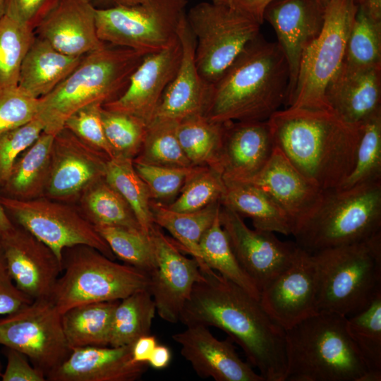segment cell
Here are the masks:
<instances>
[{
  "label": "cell",
  "mask_w": 381,
  "mask_h": 381,
  "mask_svg": "<svg viewBox=\"0 0 381 381\" xmlns=\"http://www.w3.org/2000/svg\"><path fill=\"white\" fill-rule=\"evenodd\" d=\"M179 321L223 330L243 351L248 363L265 381H285V330L260 301L212 269L201 270Z\"/></svg>",
  "instance_id": "obj_1"
},
{
  "label": "cell",
  "mask_w": 381,
  "mask_h": 381,
  "mask_svg": "<svg viewBox=\"0 0 381 381\" xmlns=\"http://www.w3.org/2000/svg\"><path fill=\"white\" fill-rule=\"evenodd\" d=\"M267 121L275 147L321 189L338 188L350 175L361 124L346 123L330 109L291 107Z\"/></svg>",
  "instance_id": "obj_2"
},
{
  "label": "cell",
  "mask_w": 381,
  "mask_h": 381,
  "mask_svg": "<svg viewBox=\"0 0 381 381\" xmlns=\"http://www.w3.org/2000/svg\"><path fill=\"white\" fill-rule=\"evenodd\" d=\"M289 79L277 42L258 35L210 84L203 116L217 123L267 121L286 105Z\"/></svg>",
  "instance_id": "obj_3"
},
{
  "label": "cell",
  "mask_w": 381,
  "mask_h": 381,
  "mask_svg": "<svg viewBox=\"0 0 381 381\" xmlns=\"http://www.w3.org/2000/svg\"><path fill=\"white\" fill-rule=\"evenodd\" d=\"M346 318L318 313L285 330V381H371Z\"/></svg>",
  "instance_id": "obj_4"
},
{
  "label": "cell",
  "mask_w": 381,
  "mask_h": 381,
  "mask_svg": "<svg viewBox=\"0 0 381 381\" xmlns=\"http://www.w3.org/2000/svg\"><path fill=\"white\" fill-rule=\"evenodd\" d=\"M145 55L107 44L85 55L66 78L39 98L37 117L44 124V132L55 135L79 109L93 103L103 105L117 99Z\"/></svg>",
  "instance_id": "obj_5"
},
{
  "label": "cell",
  "mask_w": 381,
  "mask_h": 381,
  "mask_svg": "<svg viewBox=\"0 0 381 381\" xmlns=\"http://www.w3.org/2000/svg\"><path fill=\"white\" fill-rule=\"evenodd\" d=\"M311 254L318 313L349 318L381 294V232L361 242Z\"/></svg>",
  "instance_id": "obj_6"
},
{
  "label": "cell",
  "mask_w": 381,
  "mask_h": 381,
  "mask_svg": "<svg viewBox=\"0 0 381 381\" xmlns=\"http://www.w3.org/2000/svg\"><path fill=\"white\" fill-rule=\"evenodd\" d=\"M381 232V181L325 190L314 212L291 235L310 253L367 240Z\"/></svg>",
  "instance_id": "obj_7"
},
{
  "label": "cell",
  "mask_w": 381,
  "mask_h": 381,
  "mask_svg": "<svg viewBox=\"0 0 381 381\" xmlns=\"http://www.w3.org/2000/svg\"><path fill=\"white\" fill-rule=\"evenodd\" d=\"M61 265L62 272L49 296L61 314L79 305L121 300L148 289L147 272L116 262L88 246L65 248Z\"/></svg>",
  "instance_id": "obj_8"
},
{
  "label": "cell",
  "mask_w": 381,
  "mask_h": 381,
  "mask_svg": "<svg viewBox=\"0 0 381 381\" xmlns=\"http://www.w3.org/2000/svg\"><path fill=\"white\" fill-rule=\"evenodd\" d=\"M187 0H148L133 5L96 8L99 38L144 54L162 51L179 39Z\"/></svg>",
  "instance_id": "obj_9"
},
{
  "label": "cell",
  "mask_w": 381,
  "mask_h": 381,
  "mask_svg": "<svg viewBox=\"0 0 381 381\" xmlns=\"http://www.w3.org/2000/svg\"><path fill=\"white\" fill-rule=\"evenodd\" d=\"M357 8L356 0H329L327 3L323 27L302 56L287 107L329 109L325 99V90L344 62Z\"/></svg>",
  "instance_id": "obj_10"
},
{
  "label": "cell",
  "mask_w": 381,
  "mask_h": 381,
  "mask_svg": "<svg viewBox=\"0 0 381 381\" xmlns=\"http://www.w3.org/2000/svg\"><path fill=\"white\" fill-rule=\"evenodd\" d=\"M195 41L198 71L208 83L215 82L246 46L258 35L261 25L227 6L200 2L186 13Z\"/></svg>",
  "instance_id": "obj_11"
},
{
  "label": "cell",
  "mask_w": 381,
  "mask_h": 381,
  "mask_svg": "<svg viewBox=\"0 0 381 381\" xmlns=\"http://www.w3.org/2000/svg\"><path fill=\"white\" fill-rule=\"evenodd\" d=\"M0 204L13 224L48 246L61 260L66 248L92 247L114 260L110 247L80 209L45 196L22 200L0 195Z\"/></svg>",
  "instance_id": "obj_12"
},
{
  "label": "cell",
  "mask_w": 381,
  "mask_h": 381,
  "mask_svg": "<svg viewBox=\"0 0 381 381\" xmlns=\"http://www.w3.org/2000/svg\"><path fill=\"white\" fill-rule=\"evenodd\" d=\"M0 344L25 355L45 375L71 352L61 314L49 298L34 299L0 318Z\"/></svg>",
  "instance_id": "obj_13"
},
{
  "label": "cell",
  "mask_w": 381,
  "mask_h": 381,
  "mask_svg": "<svg viewBox=\"0 0 381 381\" xmlns=\"http://www.w3.org/2000/svg\"><path fill=\"white\" fill-rule=\"evenodd\" d=\"M155 255V266L148 273L150 291L156 313L170 323L179 321L181 311L193 286L202 278L198 262L185 256L154 224L149 232Z\"/></svg>",
  "instance_id": "obj_14"
},
{
  "label": "cell",
  "mask_w": 381,
  "mask_h": 381,
  "mask_svg": "<svg viewBox=\"0 0 381 381\" xmlns=\"http://www.w3.org/2000/svg\"><path fill=\"white\" fill-rule=\"evenodd\" d=\"M219 219L237 260L260 292L293 261L298 249L295 241H283L272 231L251 229L241 216L222 205Z\"/></svg>",
  "instance_id": "obj_15"
},
{
  "label": "cell",
  "mask_w": 381,
  "mask_h": 381,
  "mask_svg": "<svg viewBox=\"0 0 381 381\" xmlns=\"http://www.w3.org/2000/svg\"><path fill=\"white\" fill-rule=\"evenodd\" d=\"M109 159L64 128L54 135L44 196L67 203L105 176Z\"/></svg>",
  "instance_id": "obj_16"
},
{
  "label": "cell",
  "mask_w": 381,
  "mask_h": 381,
  "mask_svg": "<svg viewBox=\"0 0 381 381\" xmlns=\"http://www.w3.org/2000/svg\"><path fill=\"white\" fill-rule=\"evenodd\" d=\"M259 301L284 330L318 313L313 255L298 246L291 263L260 292Z\"/></svg>",
  "instance_id": "obj_17"
},
{
  "label": "cell",
  "mask_w": 381,
  "mask_h": 381,
  "mask_svg": "<svg viewBox=\"0 0 381 381\" xmlns=\"http://www.w3.org/2000/svg\"><path fill=\"white\" fill-rule=\"evenodd\" d=\"M6 268L16 286L31 298H49L62 272L61 260L20 226L0 238Z\"/></svg>",
  "instance_id": "obj_18"
},
{
  "label": "cell",
  "mask_w": 381,
  "mask_h": 381,
  "mask_svg": "<svg viewBox=\"0 0 381 381\" xmlns=\"http://www.w3.org/2000/svg\"><path fill=\"white\" fill-rule=\"evenodd\" d=\"M182 56L179 40L162 51L148 54L132 73L125 91L103 108L152 121L162 95L174 78Z\"/></svg>",
  "instance_id": "obj_19"
},
{
  "label": "cell",
  "mask_w": 381,
  "mask_h": 381,
  "mask_svg": "<svg viewBox=\"0 0 381 381\" xmlns=\"http://www.w3.org/2000/svg\"><path fill=\"white\" fill-rule=\"evenodd\" d=\"M325 6L318 0H274L264 13L289 65L287 102L295 88L302 56L323 27Z\"/></svg>",
  "instance_id": "obj_20"
},
{
  "label": "cell",
  "mask_w": 381,
  "mask_h": 381,
  "mask_svg": "<svg viewBox=\"0 0 381 381\" xmlns=\"http://www.w3.org/2000/svg\"><path fill=\"white\" fill-rule=\"evenodd\" d=\"M182 356L201 378L216 381H265L248 362L239 357L228 338L219 340L202 325L186 326L172 336Z\"/></svg>",
  "instance_id": "obj_21"
},
{
  "label": "cell",
  "mask_w": 381,
  "mask_h": 381,
  "mask_svg": "<svg viewBox=\"0 0 381 381\" xmlns=\"http://www.w3.org/2000/svg\"><path fill=\"white\" fill-rule=\"evenodd\" d=\"M244 182L258 187L277 202L290 219L292 233L318 208L325 192L302 175L276 147L263 169Z\"/></svg>",
  "instance_id": "obj_22"
},
{
  "label": "cell",
  "mask_w": 381,
  "mask_h": 381,
  "mask_svg": "<svg viewBox=\"0 0 381 381\" xmlns=\"http://www.w3.org/2000/svg\"><path fill=\"white\" fill-rule=\"evenodd\" d=\"M325 99L343 121L362 124L381 111V66L358 67L343 62L327 84Z\"/></svg>",
  "instance_id": "obj_23"
},
{
  "label": "cell",
  "mask_w": 381,
  "mask_h": 381,
  "mask_svg": "<svg viewBox=\"0 0 381 381\" xmlns=\"http://www.w3.org/2000/svg\"><path fill=\"white\" fill-rule=\"evenodd\" d=\"M92 0H59L35 30L60 52L82 56L104 47L98 37Z\"/></svg>",
  "instance_id": "obj_24"
},
{
  "label": "cell",
  "mask_w": 381,
  "mask_h": 381,
  "mask_svg": "<svg viewBox=\"0 0 381 381\" xmlns=\"http://www.w3.org/2000/svg\"><path fill=\"white\" fill-rule=\"evenodd\" d=\"M178 35L182 56L178 71L166 88L152 121H181L204 113L210 83L199 73L195 64L196 41L186 16L181 22Z\"/></svg>",
  "instance_id": "obj_25"
},
{
  "label": "cell",
  "mask_w": 381,
  "mask_h": 381,
  "mask_svg": "<svg viewBox=\"0 0 381 381\" xmlns=\"http://www.w3.org/2000/svg\"><path fill=\"white\" fill-rule=\"evenodd\" d=\"M132 346V345H131ZM131 346H84L68 356L46 375L49 381H134L147 363L133 361Z\"/></svg>",
  "instance_id": "obj_26"
},
{
  "label": "cell",
  "mask_w": 381,
  "mask_h": 381,
  "mask_svg": "<svg viewBox=\"0 0 381 381\" xmlns=\"http://www.w3.org/2000/svg\"><path fill=\"white\" fill-rule=\"evenodd\" d=\"M274 147L267 120L226 122L222 156L224 181H248L266 165Z\"/></svg>",
  "instance_id": "obj_27"
},
{
  "label": "cell",
  "mask_w": 381,
  "mask_h": 381,
  "mask_svg": "<svg viewBox=\"0 0 381 381\" xmlns=\"http://www.w3.org/2000/svg\"><path fill=\"white\" fill-rule=\"evenodd\" d=\"M84 56L63 54L35 35L22 63L18 86L32 97H42L66 78Z\"/></svg>",
  "instance_id": "obj_28"
},
{
  "label": "cell",
  "mask_w": 381,
  "mask_h": 381,
  "mask_svg": "<svg viewBox=\"0 0 381 381\" xmlns=\"http://www.w3.org/2000/svg\"><path fill=\"white\" fill-rule=\"evenodd\" d=\"M54 135L42 132L16 161L0 195L22 200L44 197L49 176Z\"/></svg>",
  "instance_id": "obj_29"
},
{
  "label": "cell",
  "mask_w": 381,
  "mask_h": 381,
  "mask_svg": "<svg viewBox=\"0 0 381 381\" xmlns=\"http://www.w3.org/2000/svg\"><path fill=\"white\" fill-rule=\"evenodd\" d=\"M225 190L221 205L241 217L252 220L256 229L292 234V224L285 212L265 192L255 185L241 181H224Z\"/></svg>",
  "instance_id": "obj_30"
},
{
  "label": "cell",
  "mask_w": 381,
  "mask_h": 381,
  "mask_svg": "<svg viewBox=\"0 0 381 381\" xmlns=\"http://www.w3.org/2000/svg\"><path fill=\"white\" fill-rule=\"evenodd\" d=\"M119 301L85 303L62 313L63 329L71 350L109 346L113 315Z\"/></svg>",
  "instance_id": "obj_31"
},
{
  "label": "cell",
  "mask_w": 381,
  "mask_h": 381,
  "mask_svg": "<svg viewBox=\"0 0 381 381\" xmlns=\"http://www.w3.org/2000/svg\"><path fill=\"white\" fill-rule=\"evenodd\" d=\"M221 202L194 212H178L165 204L151 201L153 223L164 229L198 262L201 270L210 269L202 260L200 241L220 210Z\"/></svg>",
  "instance_id": "obj_32"
},
{
  "label": "cell",
  "mask_w": 381,
  "mask_h": 381,
  "mask_svg": "<svg viewBox=\"0 0 381 381\" xmlns=\"http://www.w3.org/2000/svg\"><path fill=\"white\" fill-rule=\"evenodd\" d=\"M224 129L225 123L211 121L202 114L178 123V140L192 166L209 167L222 175Z\"/></svg>",
  "instance_id": "obj_33"
},
{
  "label": "cell",
  "mask_w": 381,
  "mask_h": 381,
  "mask_svg": "<svg viewBox=\"0 0 381 381\" xmlns=\"http://www.w3.org/2000/svg\"><path fill=\"white\" fill-rule=\"evenodd\" d=\"M78 200L81 212L94 226H114L143 231L128 203L104 177L88 186Z\"/></svg>",
  "instance_id": "obj_34"
},
{
  "label": "cell",
  "mask_w": 381,
  "mask_h": 381,
  "mask_svg": "<svg viewBox=\"0 0 381 381\" xmlns=\"http://www.w3.org/2000/svg\"><path fill=\"white\" fill-rule=\"evenodd\" d=\"M219 212L200 241L202 260L208 267L259 300L260 291L237 260L221 224Z\"/></svg>",
  "instance_id": "obj_35"
},
{
  "label": "cell",
  "mask_w": 381,
  "mask_h": 381,
  "mask_svg": "<svg viewBox=\"0 0 381 381\" xmlns=\"http://www.w3.org/2000/svg\"><path fill=\"white\" fill-rule=\"evenodd\" d=\"M156 307L148 289L120 300L112 319L109 346H131L139 337L150 333Z\"/></svg>",
  "instance_id": "obj_36"
},
{
  "label": "cell",
  "mask_w": 381,
  "mask_h": 381,
  "mask_svg": "<svg viewBox=\"0 0 381 381\" xmlns=\"http://www.w3.org/2000/svg\"><path fill=\"white\" fill-rule=\"evenodd\" d=\"M105 180L128 203L143 231L149 234L154 224L147 186L135 171L133 159L115 157L107 164Z\"/></svg>",
  "instance_id": "obj_37"
},
{
  "label": "cell",
  "mask_w": 381,
  "mask_h": 381,
  "mask_svg": "<svg viewBox=\"0 0 381 381\" xmlns=\"http://www.w3.org/2000/svg\"><path fill=\"white\" fill-rule=\"evenodd\" d=\"M347 332L364 361L371 381L381 380V294L346 321Z\"/></svg>",
  "instance_id": "obj_38"
},
{
  "label": "cell",
  "mask_w": 381,
  "mask_h": 381,
  "mask_svg": "<svg viewBox=\"0 0 381 381\" xmlns=\"http://www.w3.org/2000/svg\"><path fill=\"white\" fill-rule=\"evenodd\" d=\"M35 38V31L4 16L0 20V88L18 86L23 59Z\"/></svg>",
  "instance_id": "obj_39"
},
{
  "label": "cell",
  "mask_w": 381,
  "mask_h": 381,
  "mask_svg": "<svg viewBox=\"0 0 381 381\" xmlns=\"http://www.w3.org/2000/svg\"><path fill=\"white\" fill-rule=\"evenodd\" d=\"M178 123L152 121L138 155L133 159L153 165L170 167H193L183 152L176 135Z\"/></svg>",
  "instance_id": "obj_40"
},
{
  "label": "cell",
  "mask_w": 381,
  "mask_h": 381,
  "mask_svg": "<svg viewBox=\"0 0 381 381\" xmlns=\"http://www.w3.org/2000/svg\"><path fill=\"white\" fill-rule=\"evenodd\" d=\"M381 181V111L361 126L353 168L338 188Z\"/></svg>",
  "instance_id": "obj_41"
},
{
  "label": "cell",
  "mask_w": 381,
  "mask_h": 381,
  "mask_svg": "<svg viewBox=\"0 0 381 381\" xmlns=\"http://www.w3.org/2000/svg\"><path fill=\"white\" fill-rule=\"evenodd\" d=\"M115 257L147 274L155 266L150 235L142 230L114 226H94Z\"/></svg>",
  "instance_id": "obj_42"
},
{
  "label": "cell",
  "mask_w": 381,
  "mask_h": 381,
  "mask_svg": "<svg viewBox=\"0 0 381 381\" xmlns=\"http://www.w3.org/2000/svg\"><path fill=\"white\" fill-rule=\"evenodd\" d=\"M225 190L222 175L206 167H196L187 178L169 208L178 212H194L220 202Z\"/></svg>",
  "instance_id": "obj_43"
},
{
  "label": "cell",
  "mask_w": 381,
  "mask_h": 381,
  "mask_svg": "<svg viewBox=\"0 0 381 381\" xmlns=\"http://www.w3.org/2000/svg\"><path fill=\"white\" fill-rule=\"evenodd\" d=\"M344 62L358 67L381 66V23L373 20L358 6Z\"/></svg>",
  "instance_id": "obj_44"
},
{
  "label": "cell",
  "mask_w": 381,
  "mask_h": 381,
  "mask_svg": "<svg viewBox=\"0 0 381 381\" xmlns=\"http://www.w3.org/2000/svg\"><path fill=\"white\" fill-rule=\"evenodd\" d=\"M101 118L114 157L135 158L141 150L147 125L137 117L103 107Z\"/></svg>",
  "instance_id": "obj_45"
},
{
  "label": "cell",
  "mask_w": 381,
  "mask_h": 381,
  "mask_svg": "<svg viewBox=\"0 0 381 381\" xmlns=\"http://www.w3.org/2000/svg\"><path fill=\"white\" fill-rule=\"evenodd\" d=\"M133 162L135 171L147 186L152 200L165 205L177 197L187 178L196 167L157 166L135 159Z\"/></svg>",
  "instance_id": "obj_46"
},
{
  "label": "cell",
  "mask_w": 381,
  "mask_h": 381,
  "mask_svg": "<svg viewBox=\"0 0 381 381\" xmlns=\"http://www.w3.org/2000/svg\"><path fill=\"white\" fill-rule=\"evenodd\" d=\"M102 107V104L93 103L79 109L65 121L64 128L111 159L114 157L105 135Z\"/></svg>",
  "instance_id": "obj_47"
},
{
  "label": "cell",
  "mask_w": 381,
  "mask_h": 381,
  "mask_svg": "<svg viewBox=\"0 0 381 381\" xmlns=\"http://www.w3.org/2000/svg\"><path fill=\"white\" fill-rule=\"evenodd\" d=\"M44 128L41 120L36 117L0 135V188L7 181L17 159L34 143Z\"/></svg>",
  "instance_id": "obj_48"
},
{
  "label": "cell",
  "mask_w": 381,
  "mask_h": 381,
  "mask_svg": "<svg viewBox=\"0 0 381 381\" xmlns=\"http://www.w3.org/2000/svg\"><path fill=\"white\" fill-rule=\"evenodd\" d=\"M38 111L39 98L18 86L0 88V135L35 119Z\"/></svg>",
  "instance_id": "obj_49"
},
{
  "label": "cell",
  "mask_w": 381,
  "mask_h": 381,
  "mask_svg": "<svg viewBox=\"0 0 381 381\" xmlns=\"http://www.w3.org/2000/svg\"><path fill=\"white\" fill-rule=\"evenodd\" d=\"M59 0H6V16L34 30Z\"/></svg>",
  "instance_id": "obj_50"
},
{
  "label": "cell",
  "mask_w": 381,
  "mask_h": 381,
  "mask_svg": "<svg viewBox=\"0 0 381 381\" xmlns=\"http://www.w3.org/2000/svg\"><path fill=\"white\" fill-rule=\"evenodd\" d=\"M7 363L1 378L3 381H44L45 374L35 368L28 358L13 349L6 350Z\"/></svg>",
  "instance_id": "obj_51"
},
{
  "label": "cell",
  "mask_w": 381,
  "mask_h": 381,
  "mask_svg": "<svg viewBox=\"0 0 381 381\" xmlns=\"http://www.w3.org/2000/svg\"><path fill=\"white\" fill-rule=\"evenodd\" d=\"M32 301L14 284L8 272L4 255L0 260V315L13 313Z\"/></svg>",
  "instance_id": "obj_52"
},
{
  "label": "cell",
  "mask_w": 381,
  "mask_h": 381,
  "mask_svg": "<svg viewBox=\"0 0 381 381\" xmlns=\"http://www.w3.org/2000/svg\"><path fill=\"white\" fill-rule=\"evenodd\" d=\"M274 0H210L234 9L262 25L267 7Z\"/></svg>",
  "instance_id": "obj_53"
},
{
  "label": "cell",
  "mask_w": 381,
  "mask_h": 381,
  "mask_svg": "<svg viewBox=\"0 0 381 381\" xmlns=\"http://www.w3.org/2000/svg\"><path fill=\"white\" fill-rule=\"evenodd\" d=\"M157 345L156 337L150 334L139 337L131 346V356L134 362L147 363Z\"/></svg>",
  "instance_id": "obj_54"
},
{
  "label": "cell",
  "mask_w": 381,
  "mask_h": 381,
  "mask_svg": "<svg viewBox=\"0 0 381 381\" xmlns=\"http://www.w3.org/2000/svg\"><path fill=\"white\" fill-rule=\"evenodd\" d=\"M171 354L170 349L164 345H157L148 361L152 368L160 370L167 367L170 363Z\"/></svg>",
  "instance_id": "obj_55"
},
{
  "label": "cell",
  "mask_w": 381,
  "mask_h": 381,
  "mask_svg": "<svg viewBox=\"0 0 381 381\" xmlns=\"http://www.w3.org/2000/svg\"><path fill=\"white\" fill-rule=\"evenodd\" d=\"M361 8L373 20L381 23V0H356Z\"/></svg>",
  "instance_id": "obj_56"
},
{
  "label": "cell",
  "mask_w": 381,
  "mask_h": 381,
  "mask_svg": "<svg viewBox=\"0 0 381 381\" xmlns=\"http://www.w3.org/2000/svg\"><path fill=\"white\" fill-rule=\"evenodd\" d=\"M13 226L14 224L0 204V238L10 231Z\"/></svg>",
  "instance_id": "obj_57"
},
{
  "label": "cell",
  "mask_w": 381,
  "mask_h": 381,
  "mask_svg": "<svg viewBox=\"0 0 381 381\" xmlns=\"http://www.w3.org/2000/svg\"><path fill=\"white\" fill-rule=\"evenodd\" d=\"M147 1L148 0H114V5L133 6V5L142 4Z\"/></svg>",
  "instance_id": "obj_58"
},
{
  "label": "cell",
  "mask_w": 381,
  "mask_h": 381,
  "mask_svg": "<svg viewBox=\"0 0 381 381\" xmlns=\"http://www.w3.org/2000/svg\"><path fill=\"white\" fill-rule=\"evenodd\" d=\"M6 1L0 0V20L6 15Z\"/></svg>",
  "instance_id": "obj_59"
},
{
  "label": "cell",
  "mask_w": 381,
  "mask_h": 381,
  "mask_svg": "<svg viewBox=\"0 0 381 381\" xmlns=\"http://www.w3.org/2000/svg\"><path fill=\"white\" fill-rule=\"evenodd\" d=\"M92 1H95V0H92ZM95 1H97L104 5H106L105 7H109V6H114V0H95Z\"/></svg>",
  "instance_id": "obj_60"
},
{
  "label": "cell",
  "mask_w": 381,
  "mask_h": 381,
  "mask_svg": "<svg viewBox=\"0 0 381 381\" xmlns=\"http://www.w3.org/2000/svg\"><path fill=\"white\" fill-rule=\"evenodd\" d=\"M4 258V251L1 246V243L0 241V260Z\"/></svg>",
  "instance_id": "obj_61"
},
{
  "label": "cell",
  "mask_w": 381,
  "mask_h": 381,
  "mask_svg": "<svg viewBox=\"0 0 381 381\" xmlns=\"http://www.w3.org/2000/svg\"><path fill=\"white\" fill-rule=\"evenodd\" d=\"M322 4H323L324 6H326L327 3L329 1V0H318Z\"/></svg>",
  "instance_id": "obj_62"
},
{
  "label": "cell",
  "mask_w": 381,
  "mask_h": 381,
  "mask_svg": "<svg viewBox=\"0 0 381 381\" xmlns=\"http://www.w3.org/2000/svg\"><path fill=\"white\" fill-rule=\"evenodd\" d=\"M1 363H0V377H1Z\"/></svg>",
  "instance_id": "obj_63"
}]
</instances>
